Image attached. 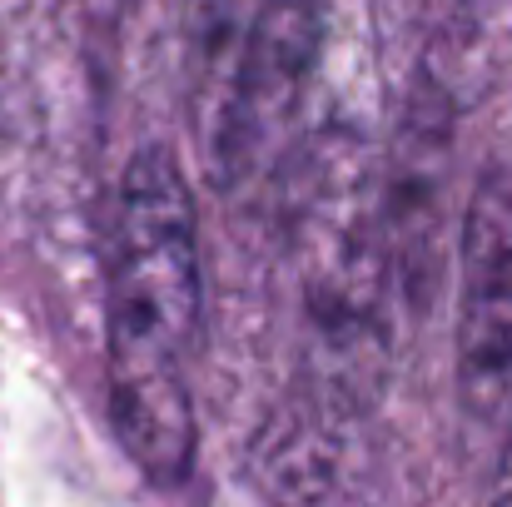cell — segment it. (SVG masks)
<instances>
[{
	"mask_svg": "<svg viewBox=\"0 0 512 507\" xmlns=\"http://www.w3.org/2000/svg\"><path fill=\"white\" fill-rule=\"evenodd\" d=\"M339 418L348 408L309 393L279 408L254 443V483L274 507H319L339 473Z\"/></svg>",
	"mask_w": 512,
	"mask_h": 507,
	"instance_id": "5",
	"label": "cell"
},
{
	"mask_svg": "<svg viewBox=\"0 0 512 507\" xmlns=\"http://www.w3.org/2000/svg\"><path fill=\"white\" fill-rule=\"evenodd\" d=\"M458 264V388L478 423L512 433V174L478 179Z\"/></svg>",
	"mask_w": 512,
	"mask_h": 507,
	"instance_id": "4",
	"label": "cell"
},
{
	"mask_svg": "<svg viewBox=\"0 0 512 507\" xmlns=\"http://www.w3.org/2000/svg\"><path fill=\"white\" fill-rule=\"evenodd\" d=\"M324 50V0H254L229 75L199 115V140L224 184H239L279 155L304 110Z\"/></svg>",
	"mask_w": 512,
	"mask_h": 507,
	"instance_id": "3",
	"label": "cell"
},
{
	"mask_svg": "<svg viewBox=\"0 0 512 507\" xmlns=\"http://www.w3.org/2000/svg\"><path fill=\"white\" fill-rule=\"evenodd\" d=\"M204 329L199 204L170 150H140L115 199L105 274L110 408L135 463L179 483L194 463L189 363Z\"/></svg>",
	"mask_w": 512,
	"mask_h": 507,
	"instance_id": "1",
	"label": "cell"
},
{
	"mask_svg": "<svg viewBox=\"0 0 512 507\" xmlns=\"http://www.w3.org/2000/svg\"><path fill=\"white\" fill-rule=\"evenodd\" d=\"M284 269L314 353V393L363 408L388 363L398 244L388 179L358 135H314L284 169Z\"/></svg>",
	"mask_w": 512,
	"mask_h": 507,
	"instance_id": "2",
	"label": "cell"
},
{
	"mask_svg": "<svg viewBox=\"0 0 512 507\" xmlns=\"http://www.w3.org/2000/svg\"><path fill=\"white\" fill-rule=\"evenodd\" d=\"M80 10L90 15V25H95V30H115V25L125 20L130 0H80Z\"/></svg>",
	"mask_w": 512,
	"mask_h": 507,
	"instance_id": "6",
	"label": "cell"
},
{
	"mask_svg": "<svg viewBox=\"0 0 512 507\" xmlns=\"http://www.w3.org/2000/svg\"><path fill=\"white\" fill-rule=\"evenodd\" d=\"M498 507H512V493H508V498H503V503H498Z\"/></svg>",
	"mask_w": 512,
	"mask_h": 507,
	"instance_id": "7",
	"label": "cell"
}]
</instances>
